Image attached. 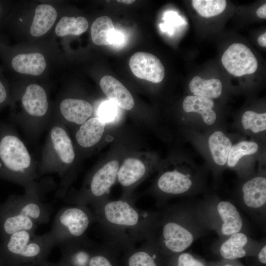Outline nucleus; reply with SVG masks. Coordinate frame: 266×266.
Wrapping results in <instances>:
<instances>
[{
	"label": "nucleus",
	"mask_w": 266,
	"mask_h": 266,
	"mask_svg": "<svg viewBox=\"0 0 266 266\" xmlns=\"http://www.w3.org/2000/svg\"><path fill=\"white\" fill-rule=\"evenodd\" d=\"M94 207L105 244L114 250L135 247L137 243L151 237L158 226L156 213L138 208L130 200L107 199Z\"/></svg>",
	"instance_id": "nucleus-1"
},
{
	"label": "nucleus",
	"mask_w": 266,
	"mask_h": 266,
	"mask_svg": "<svg viewBox=\"0 0 266 266\" xmlns=\"http://www.w3.org/2000/svg\"><path fill=\"white\" fill-rule=\"evenodd\" d=\"M75 157L71 140L59 121L51 126L42 149L40 168L62 171L74 162Z\"/></svg>",
	"instance_id": "nucleus-2"
},
{
	"label": "nucleus",
	"mask_w": 266,
	"mask_h": 266,
	"mask_svg": "<svg viewBox=\"0 0 266 266\" xmlns=\"http://www.w3.org/2000/svg\"><path fill=\"white\" fill-rule=\"evenodd\" d=\"M0 163L6 169L25 175L33 169L34 163L23 141L13 133L3 134L0 138Z\"/></svg>",
	"instance_id": "nucleus-3"
},
{
	"label": "nucleus",
	"mask_w": 266,
	"mask_h": 266,
	"mask_svg": "<svg viewBox=\"0 0 266 266\" xmlns=\"http://www.w3.org/2000/svg\"><path fill=\"white\" fill-rule=\"evenodd\" d=\"M159 239H154L158 249L178 253L188 248L194 240L193 234L174 218H165Z\"/></svg>",
	"instance_id": "nucleus-4"
},
{
	"label": "nucleus",
	"mask_w": 266,
	"mask_h": 266,
	"mask_svg": "<svg viewBox=\"0 0 266 266\" xmlns=\"http://www.w3.org/2000/svg\"><path fill=\"white\" fill-rule=\"evenodd\" d=\"M24 109L28 117L25 127L37 131L45 123L42 118L48 111L49 104L44 89L37 84L29 85L21 99Z\"/></svg>",
	"instance_id": "nucleus-5"
},
{
	"label": "nucleus",
	"mask_w": 266,
	"mask_h": 266,
	"mask_svg": "<svg viewBox=\"0 0 266 266\" xmlns=\"http://www.w3.org/2000/svg\"><path fill=\"white\" fill-rule=\"evenodd\" d=\"M119 168L118 161L113 160L99 168L92 175L88 192L80 200L81 204L92 202L95 206L107 200L106 195L117 179Z\"/></svg>",
	"instance_id": "nucleus-6"
},
{
	"label": "nucleus",
	"mask_w": 266,
	"mask_h": 266,
	"mask_svg": "<svg viewBox=\"0 0 266 266\" xmlns=\"http://www.w3.org/2000/svg\"><path fill=\"white\" fill-rule=\"evenodd\" d=\"M221 61L229 73L236 76L253 73L258 67L257 60L251 50L239 43L229 47L224 53Z\"/></svg>",
	"instance_id": "nucleus-7"
},
{
	"label": "nucleus",
	"mask_w": 266,
	"mask_h": 266,
	"mask_svg": "<svg viewBox=\"0 0 266 266\" xmlns=\"http://www.w3.org/2000/svg\"><path fill=\"white\" fill-rule=\"evenodd\" d=\"M129 66L137 78L154 83L161 82L165 77V68L161 61L155 55L138 52L130 58Z\"/></svg>",
	"instance_id": "nucleus-8"
},
{
	"label": "nucleus",
	"mask_w": 266,
	"mask_h": 266,
	"mask_svg": "<svg viewBox=\"0 0 266 266\" xmlns=\"http://www.w3.org/2000/svg\"><path fill=\"white\" fill-rule=\"evenodd\" d=\"M93 219L95 215L81 206L66 209L59 218L68 235L75 241L82 239Z\"/></svg>",
	"instance_id": "nucleus-9"
},
{
	"label": "nucleus",
	"mask_w": 266,
	"mask_h": 266,
	"mask_svg": "<svg viewBox=\"0 0 266 266\" xmlns=\"http://www.w3.org/2000/svg\"><path fill=\"white\" fill-rule=\"evenodd\" d=\"M7 247L10 252L21 258V262L38 261L43 254L41 247L31 241V235L26 231L11 234Z\"/></svg>",
	"instance_id": "nucleus-10"
},
{
	"label": "nucleus",
	"mask_w": 266,
	"mask_h": 266,
	"mask_svg": "<svg viewBox=\"0 0 266 266\" xmlns=\"http://www.w3.org/2000/svg\"><path fill=\"white\" fill-rule=\"evenodd\" d=\"M100 88L111 102L122 109L130 110L134 106V101L129 91L117 79L110 75L102 77Z\"/></svg>",
	"instance_id": "nucleus-11"
},
{
	"label": "nucleus",
	"mask_w": 266,
	"mask_h": 266,
	"mask_svg": "<svg viewBox=\"0 0 266 266\" xmlns=\"http://www.w3.org/2000/svg\"><path fill=\"white\" fill-rule=\"evenodd\" d=\"M192 185L190 175L175 169L163 173L157 182L159 191L168 195H177L187 192Z\"/></svg>",
	"instance_id": "nucleus-12"
},
{
	"label": "nucleus",
	"mask_w": 266,
	"mask_h": 266,
	"mask_svg": "<svg viewBox=\"0 0 266 266\" xmlns=\"http://www.w3.org/2000/svg\"><path fill=\"white\" fill-rule=\"evenodd\" d=\"M60 111L65 121L82 125L92 115L93 107L86 100L69 98L62 101Z\"/></svg>",
	"instance_id": "nucleus-13"
},
{
	"label": "nucleus",
	"mask_w": 266,
	"mask_h": 266,
	"mask_svg": "<svg viewBox=\"0 0 266 266\" xmlns=\"http://www.w3.org/2000/svg\"><path fill=\"white\" fill-rule=\"evenodd\" d=\"M105 123L98 117L91 118L81 125L75 134L77 143L84 148H90L100 140Z\"/></svg>",
	"instance_id": "nucleus-14"
},
{
	"label": "nucleus",
	"mask_w": 266,
	"mask_h": 266,
	"mask_svg": "<svg viewBox=\"0 0 266 266\" xmlns=\"http://www.w3.org/2000/svg\"><path fill=\"white\" fill-rule=\"evenodd\" d=\"M146 172V167L141 161L129 158L126 159L119 167L117 179L121 186L126 189H130L140 181Z\"/></svg>",
	"instance_id": "nucleus-15"
},
{
	"label": "nucleus",
	"mask_w": 266,
	"mask_h": 266,
	"mask_svg": "<svg viewBox=\"0 0 266 266\" xmlns=\"http://www.w3.org/2000/svg\"><path fill=\"white\" fill-rule=\"evenodd\" d=\"M157 249L152 237L146 239L141 246L128 249L126 252V266H158L156 255Z\"/></svg>",
	"instance_id": "nucleus-16"
},
{
	"label": "nucleus",
	"mask_w": 266,
	"mask_h": 266,
	"mask_svg": "<svg viewBox=\"0 0 266 266\" xmlns=\"http://www.w3.org/2000/svg\"><path fill=\"white\" fill-rule=\"evenodd\" d=\"M243 199L245 204L253 208H258L266 202V179L256 177L242 186Z\"/></svg>",
	"instance_id": "nucleus-17"
},
{
	"label": "nucleus",
	"mask_w": 266,
	"mask_h": 266,
	"mask_svg": "<svg viewBox=\"0 0 266 266\" xmlns=\"http://www.w3.org/2000/svg\"><path fill=\"white\" fill-rule=\"evenodd\" d=\"M11 65L19 73L35 76L41 74L46 66L44 57L39 53L19 54L13 58Z\"/></svg>",
	"instance_id": "nucleus-18"
},
{
	"label": "nucleus",
	"mask_w": 266,
	"mask_h": 266,
	"mask_svg": "<svg viewBox=\"0 0 266 266\" xmlns=\"http://www.w3.org/2000/svg\"><path fill=\"white\" fill-rule=\"evenodd\" d=\"M214 105L212 100L197 96L186 97L183 102V108L185 112L199 113L205 123L213 125L216 120V114L212 108Z\"/></svg>",
	"instance_id": "nucleus-19"
},
{
	"label": "nucleus",
	"mask_w": 266,
	"mask_h": 266,
	"mask_svg": "<svg viewBox=\"0 0 266 266\" xmlns=\"http://www.w3.org/2000/svg\"><path fill=\"white\" fill-rule=\"evenodd\" d=\"M57 16L56 10L51 5L42 4L38 5L35 10L30 28L31 34L37 37L46 33L54 24Z\"/></svg>",
	"instance_id": "nucleus-20"
},
{
	"label": "nucleus",
	"mask_w": 266,
	"mask_h": 266,
	"mask_svg": "<svg viewBox=\"0 0 266 266\" xmlns=\"http://www.w3.org/2000/svg\"><path fill=\"white\" fill-rule=\"evenodd\" d=\"M217 210L222 221L221 231L224 235H231L239 232L242 227V220L236 207L227 201L220 202Z\"/></svg>",
	"instance_id": "nucleus-21"
},
{
	"label": "nucleus",
	"mask_w": 266,
	"mask_h": 266,
	"mask_svg": "<svg viewBox=\"0 0 266 266\" xmlns=\"http://www.w3.org/2000/svg\"><path fill=\"white\" fill-rule=\"evenodd\" d=\"M115 33L112 21L107 16L97 18L91 28L92 41L98 45H113Z\"/></svg>",
	"instance_id": "nucleus-22"
},
{
	"label": "nucleus",
	"mask_w": 266,
	"mask_h": 266,
	"mask_svg": "<svg viewBox=\"0 0 266 266\" xmlns=\"http://www.w3.org/2000/svg\"><path fill=\"white\" fill-rule=\"evenodd\" d=\"M208 146L214 162L219 166L225 165L232 146L231 140L223 132L216 131L209 137Z\"/></svg>",
	"instance_id": "nucleus-23"
},
{
	"label": "nucleus",
	"mask_w": 266,
	"mask_h": 266,
	"mask_svg": "<svg viewBox=\"0 0 266 266\" xmlns=\"http://www.w3.org/2000/svg\"><path fill=\"white\" fill-rule=\"evenodd\" d=\"M189 89L194 96L210 99L219 97L222 91V85L219 79H203L200 76L193 77L189 83Z\"/></svg>",
	"instance_id": "nucleus-24"
},
{
	"label": "nucleus",
	"mask_w": 266,
	"mask_h": 266,
	"mask_svg": "<svg viewBox=\"0 0 266 266\" xmlns=\"http://www.w3.org/2000/svg\"><path fill=\"white\" fill-rule=\"evenodd\" d=\"M248 241L247 236L241 233H236L221 245L220 252L225 259L235 260L246 256V252L244 249Z\"/></svg>",
	"instance_id": "nucleus-25"
},
{
	"label": "nucleus",
	"mask_w": 266,
	"mask_h": 266,
	"mask_svg": "<svg viewBox=\"0 0 266 266\" xmlns=\"http://www.w3.org/2000/svg\"><path fill=\"white\" fill-rule=\"evenodd\" d=\"M88 26V22L84 17L75 18L64 16L56 26L55 33L60 36L68 34L80 35L86 31Z\"/></svg>",
	"instance_id": "nucleus-26"
},
{
	"label": "nucleus",
	"mask_w": 266,
	"mask_h": 266,
	"mask_svg": "<svg viewBox=\"0 0 266 266\" xmlns=\"http://www.w3.org/2000/svg\"><path fill=\"white\" fill-rule=\"evenodd\" d=\"M93 252L82 239L76 240L63 264L66 266H88Z\"/></svg>",
	"instance_id": "nucleus-27"
},
{
	"label": "nucleus",
	"mask_w": 266,
	"mask_h": 266,
	"mask_svg": "<svg viewBox=\"0 0 266 266\" xmlns=\"http://www.w3.org/2000/svg\"><path fill=\"white\" fill-rule=\"evenodd\" d=\"M258 150V145L254 141H242L233 145L228 157V166H235L243 157L254 154Z\"/></svg>",
	"instance_id": "nucleus-28"
},
{
	"label": "nucleus",
	"mask_w": 266,
	"mask_h": 266,
	"mask_svg": "<svg viewBox=\"0 0 266 266\" xmlns=\"http://www.w3.org/2000/svg\"><path fill=\"white\" fill-rule=\"evenodd\" d=\"M192 3L198 13L206 18L219 15L225 9L227 4L225 0H193Z\"/></svg>",
	"instance_id": "nucleus-29"
},
{
	"label": "nucleus",
	"mask_w": 266,
	"mask_h": 266,
	"mask_svg": "<svg viewBox=\"0 0 266 266\" xmlns=\"http://www.w3.org/2000/svg\"><path fill=\"white\" fill-rule=\"evenodd\" d=\"M33 220L19 212L5 220L3 228L6 233L11 235L17 232L29 231L33 228Z\"/></svg>",
	"instance_id": "nucleus-30"
},
{
	"label": "nucleus",
	"mask_w": 266,
	"mask_h": 266,
	"mask_svg": "<svg viewBox=\"0 0 266 266\" xmlns=\"http://www.w3.org/2000/svg\"><path fill=\"white\" fill-rule=\"evenodd\" d=\"M241 123L244 129L254 133L263 132L266 130V113L247 111L242 115Z\"/></svg>",
	"instance_id": "nucleus-31"
},
{
	"label": "nucleus",
	"mask_w": 266,
	"mask_h": 266,
	"mask_svg": "<svg viewBox=\"0 0 266 266\" xmlns=\"http://www.w3.org/2000/svg\"><path fill=\"white\" fill-rule=\"evenodd\" d=\"M105 244L93 252L88 266H116L111 253L112 248Z\"/></svg>",
	"instance_id": "nucleus-32"
},
{
	"label": "nucleus",
	"mask_w": 266,
	"mask_h": 266,
	"mask_svg": "<svg viewBox=\"0 0 266 266\" xmlns=\"http://www.w3.org/2000/svg\"><path fill=\"white\" fill-rule=\"evenodd\" d=\"M117 105L111 101L102 102L98 110V116L103 122L109 123L113 121L118 115Z\"/></svg>",
	"instance_id": "nucleus-33"
},
{
	"label": "nucleus",
	"mask_w": 266,
	"mask_h": 266,
	"mask_svg": "<svg viewBox=\"0 0 266 266\" xmlns=\"http://www.w3.org/2000/svg\"><path fill=\"white\" fill-rule=\"evenodd\" d=\"M20 212L28 216L32 220H36L41 215V209L37 204L31 202L25 204L21 208Z\"/></svg>",
	"instance_id": "nucleus-34"
},
{
	"label": "nucleus",
	"mask_w": 266,
	"mask_h": 266,
	"mask_svg": "<svg viewBox=\"0 0 266 266\" xmlns=\"http://www.w3.org/2000/svg\"><path fill=\"white\" fill-rule=\"evenodd\" d=\"M177 266H204L200 261L189 253L181 254L178 258Z\"/></svg>",
	"instance_id": "nucleus-35"
},
{
	"label": "nucleus",
	"mask_w": 266,
	"mask_h": 266,
	"mask_svg": "<svg viewBox=\"0 0 266 266\" xmlns=\"http://www.w3.org/2000/svg\"><path fill=\"white\" fill-rule=\"evenodd\" d=\"M258 17L262 19L266 18V4L265 3L260 6L256 11Z\"/></svg>",
	"instance_id": "nucleus-36"
},
{
	"label": "nucleus",
	"mask_w": 266,
	"mask_h": 266,
	"mask_svg": "<svg viewBox=\"0 0 266 266\" xmlns=\"http://www.w3.org/2000/svg\"><path fill=\"white\" fill-rule=\"evenodd\" d=\"M259 260L263 264H266V246L265 245L259 253Z\"/></svg>",
	"instance_id": "nucleus-37"
},
{
	"label": "nucleus",
	"mask_w": 266,
	"mask_h": 266,
	"mask_svg": "<svg viewBox=\"0 0 266 266\" xmlns=\"http://www.w3.org/2000/svg\"><path fill=\"white\" fill-rule=\"evenodd\" d=\"M7 97V93L6 90L0 81V103L4 102Z\"/></svg>",
	"instance_id": "nucleus-38"
},
{
	"label": "nucleus",
	"mask_w": 266,
	"mask_h": 266,
	"mask_svg": "<svg viewBox=\"0 0 266 266\" xmlns=\"http://www.w3.org/2000/svg\"><path fill=\"white\" fill-rule=\"evenodd\" d=\"M259 44L264 47H266V33H265L260 35L258 38Z\"/></svg>",
	"instance_id": "nucleus-39"
},
{
	"label": "nucleus",
	"mask_w": 266,
	"mask_h": 266,
	"mask_svg": "<svg viewBox=\"0 0 266 266\" xmlns=\"http://www.w3.org/2000/svg\"><path fill=\"white\" fill-rule=\"evenodd\" d=\"M117 2L124 3L127 4H130L131 3H133V2L135 1V0H117Z\"/></svg>",
	"instance_id": "nucleus-40"
},
{
	"label": "nucleus",
	"mask_w": 266,
	"mask_h": 266,
	"mask_svg": "<svg viewBox=\"0 0 266 266\" xmlns=\"http://www.w3.org/2000/svg\"><path fill=\"white\" fill-rule=\"evenodd\" d=\"M225 266H233L231 265H226Z\"/></svg>",
	"instance_id": "nucleus-41"
},
{
	"label": "nucleus",
	"mask_w": 266,
	"mask_h": 266,
	"mask_svg": "<svg viewBox=\"0 0 266 266\" xmlns=\"http://www.w3.org/2000/svg\"><path fill=\"white\" fill-rule=\"evenodd\" d=\"M62 266H65V265H64L63 264V265H62Z\"/></svg>",
	"instance_id": "nucleus-42"
}]
</instances>
